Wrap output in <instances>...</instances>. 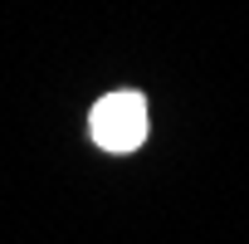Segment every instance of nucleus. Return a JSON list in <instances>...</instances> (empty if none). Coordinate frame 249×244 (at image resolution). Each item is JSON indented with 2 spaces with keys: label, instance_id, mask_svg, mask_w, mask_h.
Masks as SVG:
<instances>
[{
  "label": "nucleus",
  "instance_id": "obj_1",
  "mask_svg": "<svg viewBox=\"0 0 249 244\" xmlns=\"http://www.w3.org/2000/svg\"><path fill=\"white\" fill-rule=\"evenodd\" d=\"M152 132V112H147V98L137 88H117V93H103L88 112V137L98 152H112V157H127L147 142Z\"/></svg>",
  "mask_w": 249,
  "mask_h": 244
}]
</instances>
